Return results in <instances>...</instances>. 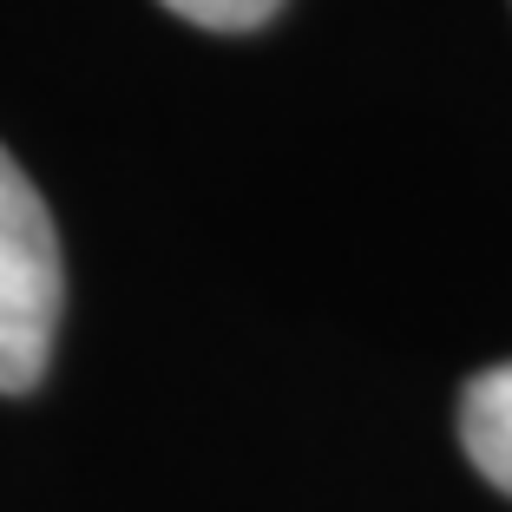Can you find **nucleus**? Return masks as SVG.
Listing matches in <instances>:
<instances>
[{
	"instance_id": "nucleus-1",
	"label": "nucleus",
	"mask_w": 512,
	"mask_h": 512,
	"mask_svg": "<svg viewBox=\"0 0 512 512\" xmlns=\"http://www.w3.org/2000/svg\"><path fill=\"white\" fill-rule=\"evenodd\" d=\"M60 230L46 217V197L0 145V394L40 388L60 329Z\"/></svg>"
},
{
	"instance_id": "nucleus-2",
	"label": "nucleus",
	"mask_w": 512,
	"mask_h": 512,
	"mask_svg": "<svg viewBox=\"0 0 512 512\" xmlns=\"http://www.w3.org/2000/svg\"><path fill=\"white\" fill-rule=\"evenodd\" d=\"M460 447L512 499V362L467 381V394H460Z\"/></svg>"
},
{
	"instance_id": "nucleus-3",
	"label": "nucleus",
	"mask_w": 512,
	"mask_h": 512,
	"mask_svg": "<svg viewBox=\"0 0 512 512\" xmlns=\"http://www.w3.org/2000/svg\"><path fill=\"white\" fill-rule=\"evenodd\" d=\"M158 7H171L178 20L211 27V33H250V27H263L283 0H158Z\"/></svg>"
}]
</instances>
